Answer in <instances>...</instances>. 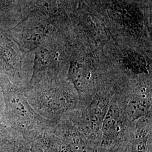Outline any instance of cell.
Listing matches in <instances>:
<instances>
[{"label":"cell","mask_w":152,"mask_h":152,"mask_svg":"<svg viewBox=\"0 0 152 152\" xmlns=\"http://www.w3.org/2000/svg\"><path fill=\"white\" fill-rule=\"evenodd\" d=\"M85 122L88 128L93 131L97 132L102 127L103 115L101 109L96 106L87 109L85 114Z\"/></svg>","instance_id":"cell-5"},{"label":"cell","mask_w":152,"mask_h":152,"mask_svg":"<svg viewBox=\"0 0 152 152\" xmlns=\"http://www.w3.org/2000/svg\"><path fill=\"white\" fill-rule=\"evenodd\" d=\"M148 139L145 131H142L137 134L134 140L132 142L130 152H147Z\"/></svg>","instance_id":"cell-7"},{"label":"cell","mask_w":152,"mask_h":152,"mask_svg":"<svg viewBox=\"0 0 152 152\" xmlns=\"http://www.w3.org/2000/svg\"><path fill=\"white\" fill-rule=\"evenodd\" d=\"M147 103L141 99H132L127 105V115L131 122L142 117L146 115L147 112Z\"/></svg>","instance_id":"cell-4"},{"label":"cell","mask_w":152,"mask_h":152,"mask_svg":"<svg viewBox=\"0 0 152 152\" xmlns=\"http://www.w3.org/2000/svg\"><path fill=\"white\" fill-rule=\"evenodd\" d=\"M41 15L26 18L15 26L6 31L22 51L28 52L37 49L49 33V24Z\"/></svg>","instance_id":"cell-1"},{"label":"cell","mask_w":152,"mask_h":152,"mask_svg":"<svg viewBox=\"0 0 152 152\" xmlns=\"http://www.w3.org/2000/svg\"><path fill=\"white\" fill-rule=\"evenodd\" d=\"M68 75L69 80L72 82L78 91L82 90L85 88L90 77V72L86 67L77 61L71 62Z\"/></svg>","instance_id":"cell-3"},{"label":"cell","mask_w":152,"mask_h":152,"mask_svg":"<svg viewBox=\"0 0 152 152\" xmlns=\"http://www.w3.org/2000/svg\"><path fill=\"white\" fill-rule=\"evenodd\" d=\"M120 114V108L118 105L112 104L109 107L102 125L103 137L101 147L102 148L110 147L114 143L118 132Z\"/></svg>","instance_id":"cell-2"},{"label":"cell","mask_w":152,"mask_h":152,"mask_svg":"<svg viewBox=\"0 0 152 152\" xmlns=\"http://www.w3.org/2000/svg\"><path fill=\"white\" fill-rule=\"evenodd\" d=\"M127 65L136 72H141L145 68V61L141 55L136 53H130L125 58Z\"/></svg>","instance_id":"cell-6"}]
</instances>
